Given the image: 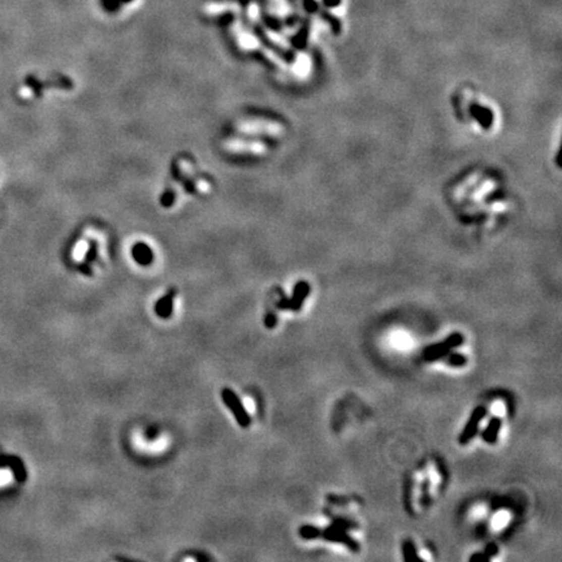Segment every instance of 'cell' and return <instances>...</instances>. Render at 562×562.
Listing matches in <instances>:
<instances>
[{
  "instance_id": "obj_1",
  "label": "cell",
  "mask_w": 562,
  "mask_h": 562,
  "mask_svg": "<svg viewBox=\"0 0 562 562\" xmlns=\"http://www.w3.org/2000/svg\"><path fill=\"white\" fill-rule=\"evenodd\" d=\"M464 341H465L464 334L460 333V332H454V333H452L451 336H448L446 339L440 341V343L432 344V345L424 348L423 353H422V357H423V359L426 362L440 361V359L444 358L445 355L448 354V353H451L452 350L462 345Z\"/></svg>"
},
{
  "instance_id": "obj_2",
  "label": "cell",
  "mask_w": 562,
  "mask_h": 562,
  "mask_svg": "<svg viewBox=\"0 0 562 562\" xmlns=\"http://www.w3.org/2000/svg\"><path fill=\"white\" fill-rule=\"evenodd\" d=\"M221 399L224 401V404L227 405V408L232 411L233 417L236 418L237 423L242 427V428H247L251 424V418L249 415V413L245 409L242 401L237 397L235 392L229 388H224L221 390Z\"/></svg>"
},
{
  "instance_id": "obj_3",
  "label": "cell",
  "mask_w": 562,
  "mask_h": 562,
  "mask_svg": "<svg viewBox=\"0 0 562 562\" xmlns=\"http://www.w3.org/2000/svg\"><path fill=\"white\" fill-rule=\"evenodd\" d=\"M320 538L329 541V543L343 544V545H345L346 548H349L352 552H358V550L361 549L358 541L354 540V539L346 532V530H344V528L341 527H337V526L332 525V523H330L328 527L321 530Z\"/></svg>"
},
{
  "instance_id": "obj_4",
  "label": "cell",
  "mask_w": 562,
  "mask_h": 562,
  "mask_svg": "<svg viewBox=\"0 0 562 562\" xmlns=\"http://www.w3.org/2000/svg\"><path fill=\"white\" fill-rule=\"evenodd\" d=\"M485 415H487V408L483 406V405L476 406V408L474 409L471 415H470L469 420H467V423L465 424L464 429H462V432H461L460 437H458L460 444L462 445L469 444V442L475 437V435L478 433L479 424H480V422L484 419Z\"/></svg>"
},
{
  "instance_id": "obj_5",
  "label": "cell",
  "mask_w": 562,
  "mask_h": 562,
  "mask_svg": "<svg viewBox=\"0 0 562 562\" xmlns=\"http://www.w3.org/2000/svg\"><path fill=\"white\" fill-rule=\"evenodd\" d=\"M309 285L306 284V283H300V284H297L296 288H294V293H293V297H292L291 301H288L287 303H283V305H280V309H291L293 310V311H298V310H301V307H302L303 305V301L306 300V297H307V294H309Z\"/></svg>"
},
{
  "instance_id": "obj_6",
  "label": "cell",
  "mask_w": 562,
  "mask_h": 562,
  "mask_svg": "<svg viewBox=\"0 0 562 562\" xmlns=\"http://www.w3.org/2000/svg\"><path fill=\"white\" fill-rule=\"evenodd\" d=\"M176 296V291H171L170 293L165 294L163 298L156 302L155 305V314L161 319H168L172 315L173 310V298Z\"/></svg>"
},
{
  "instance_id": "obj_7",
  "label": "cell",
  "mask_w": 562,
  "mask_h": 562,
  "mask_svg": "<svg viewBox=\"0 0 562 562\" xmlns=\"http://www.w3.org/2000/svg\"><path fill=\"white\" fill-rule=\"evenodd\" d=\"M501 426H502V420L498 417H493L489 420L488 426L485 427V429L482 433V439L484 440L487 444H494L497 442L498 439V432H500Z\"/></svg>"
},
{
  "instance_id": "obj_8",
  "label": "cell",
  "mask_w": 562,
  "mask_h": 562,
  "mask_svg": "<svg viewBox=\"0 0 562 562\" xmlns=\"http://www.w3.org/2000/svg\"><path fill=\"white\" fill-rule=\"evenodd\" d=\"M241 7L237 3H208L204 6V12L207 15H222L227 12H240Z\"/></svg>"
},
{
  "instance_id": "obj_9",
  "label": "cell",
  "mask_w": 562,
  "mask_h": 562,
  "mask_svg": "<svg viewBox=\"0 0 562 562\" xmlns=\"http://www.w3.org/2000/svg\"><path fill=\"white\" fill-rule=\"evenodd\" d=\"M402 557L405 561H423V558L418 554L417 547L411 539H406L402 543Z\"/></svg>"
},
{
  "instance_id": "obj_10",
  "label": "cell",
  "mask_w": 562,
  "mask_h": 562,
  "mask_svg": "<svg viewBox=\"0 0 562 562\" xmlns=\"http://www.w3.org/2000/svg\"><path fill=\"white\" fill-rule=\"evenodd\" d=\"M133 255L134 258H136L137 262L139 263V264H150L152 260V254L151 251H150V249H148L147 246H145V245H138V246L134 247V251H133Z\"/></svg>"
},
{
  "instance_id": "obj_11",
  "label": "cell",
  "mask_w": 562,
  "mask_h": 562,
  "mask_svg": "<svg viewBox=\"0 0 562 562\" xmlns=\"http://www.w3.org/2000/svg\"><path fill=\"white\" fill-rule=\"evenodd\" d=\"M445 361V363L449 366V367H465L467 363V358L465 357L464 354H461V353H456L452 350L451 353H448V354L445 355L444 358H442Z\"/></svg>"
},
{
  "instance_id": "obj_12",
  "label": "cell",
  "mask_w": 562,
  "mask_h": 562,
  "mask_svg": "<svg viewBox=\"0 0 562 562\" xmlns=\"http://www.w3.org/2000/svg\"><path fill=\"white\" fill-rule=\"evenodd\" d=\"M298 534H300L301 538L305 539V540H312V539L320 538L321 528L312 525H303L301 526L300 530H298Z\"/></svg>"
},
{
  "instance_id": "obj_13",
  "label": "cell",
  "mask_w": 562,
  "mask_h": 562,
  "mask_svg": "<svg viewBox=\"0 0 562 562\" xmlns=\"http://www.w3.org/2000/svg\"><path fill=\"white\" fill-rule=\"evenodd\" d=\"M332 525L337 526V527H341L344 528V530H346V531H349V530H355V528H358L359 525L355 521H352V519L349 518H345V517H337V516H333L332 517Z\"/></svg>"
},
{
  "instance_id": "obj_14",
  "label": "cell",
  "mask_w": 562,
  "mask_h": 562,
  "mask_svg": "<svg viewBox=\"0 0 562 562\" xmlns=\"http://www.w3.org/2000/svg\"><path fill=\"white\" fill-rule=\"evenodd\" d=\"M254 42H255V38H254L251 34H247V33H241V34H238V44H241L242 47L253 48Z\"/></svg>"
},
{
  "instance_id": "obj_15",
  "label": "cell",
  "mask_w": 562,
  "mask_h": 562,
  "mask_svg": "<svg viewBox=\"0 0 562 562\" xmlns=\"http://www.w3.org/2000/svg\"><path fill=\"white\" fill-rule=\"evenodd\" d=\"M491 559V557L487 554V553L483 550V552H476L474 553V554H471V556L469 557V561L471 562H487Z\"/></svg>"
},
{
  "instance_id": "obj_16",
  "label": "cell",
  "mask_w": 562,
  "mask_h": 562,
  "mask_svg": "<svg viewBox=\"0 0 562 562\" xmlns=\"http://www.w3.org/2000/svg\"><path fill=\"white\" fill-rule=\"evenodd\" d=\"M484 552L487 553V554H488V556L491 557V558H492V557H494V556H497V554H498V547H497V544L489 543L488 545L485 547Z\"/></svg>"
},
{
  "instance_id": "obj_17",
  "label": "cell",
  "mask_w": 562,
  "mask_h": 562,
  "mask_svg": "<svg viewBox=\"0 0 562 562\" xmlns=\"http://www.w3.org/2000/svg\"><path fill=\"white\" fill-rule=\"evenodd\" d=\"M428 484L429 482L428 478H427L423 483V489H422V492H423V494H422V503H423L424 507L428 505Z\"/></svg>"
},
{
  "instance_id": "obj_18",
  "label": "cell",
  "mask_w": 562,
  "mask_h": 562,
  "mask_svg": "<svg viewBox=\"0 0 562 562\" xmlns=\"http://www.w3.org/2000/svg\"><path fill=\"white\" fill-rule=\"evenodd\" d=\"M276 325V316L273 314H268L266 318V327L267 328H275Z\"/></svg>"
},
{
  "instance_id": "obj_19",
  "label": "cell",
  "mask_w": 562,
  "mask_h": 562,
  "mask_svg": "<svg viewBox=\"0 0 562 562\" xmlns=\"http://www.w3.org/2000/svg\"><path fill=\"white\" fill-rule=\"evenodd\" d=\"M328 500H329L330 502H333V503H346V502H348V501H345V498L337 497V496H334V494H333V496H332V494H329V496H328Z\"/></svg>"
},
{
  "instance_id": "obj_20",
  "label": "cell",
  "mask_w": 562,
  "mask_h": 562,
  "mask_svg": "<svg viewBox=\"0 0 562 562\" xmlns=\"http://www.w3.org/2000/svg\"><path fill=\"white\" fill-rule=\"evenodd\" d=\"M258 15V7L257 4H251L249 7V17H255Z\"/></svg>"
}]
</instances>
